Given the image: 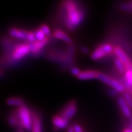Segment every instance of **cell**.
<instances>
[{"label": "cell", "instance_id": "cell-1", "mask_svg": "<svg viewBox=\"0 0 132 132\" xmlns=\"http://www.w3.org/2000/svg\"><path fill=\"white\" fill-rule=\"evenodd\" d=\"M63 6L66 14L65 25L69 30L73 31L84 20V13L80 5L75 1H65L63 2Z\"/></svg>", "mask_w": 132, "mask_h": 132}, {"label": "cell", "instance_id": "cell-2", "mask_svg": "<svg viewBox=\"0 0 132 132\" xmlns=\"http://www.w3.org/2000/svg\"><path fill=\"white\" fill-rule=\"evenodd\" d=\"M96 79L105 84L106 85L111 87L112 89H114L118 93H123V94L124 92L127 90L125 86L123 84V83L121 81L117 80L114 78H112V77L109 76H108L104 73L98 71Z\"/></svg>", "mask_w": 132, "mask_h": 132}, {"label": "cell", "instance_id": "cell-3", "mask_svg": "<svg viewBox=\"0 0 132 132\" xmlns=\"http://www.w3.org/2000/svg\"><path fill=\"white\" fill-rule=\"evenodd\" d=\"M18 112L24 129L31 131L32 127V113L29 108L24 104V106L18 108Z\"/></svg>", "mask_w": 132, "mask_h": 132}, {"label": "cell", "instance_id": "cell-4", "mask_svg": "<svg viewBox=\"0 0 132 132\" xmlns=\"http://www.w3.org/2000/svg\"><path fill=\"white\" fill-rule=\"evenodd\" d=\"M31 53L29 43H18L15 45L11 54L12 59L15 62L24 58L27 55Z\"/></svg>", "mask_w": 132, "mask_h": 132}, {"label": "cell", "instance_id": "cell-5", "mask_svg": "<svg viewBox=\"0 0 132 132\" xmlns=\"http://www.w3.org/2000/svg\"><path fill=\"white\" fill-rule=\"evenodd\" d=\"M78 107H77L76 102L75 101H71L67 103L63 108L60 112L59 115L65 118L66 119L70 120L76 114Z\"/></svg>", "mask_w": 132, "mask_h": 132}, {"label": "cell", "instance_id": "cell-6", "mask_svg": "<svg viewBox=\"0 0 132 132\" xmlns=\"http://www.w3.org/2000/svg\"><path fill=\"white\" fill-rule=\"evenodd\" d=\"M113 53L115 54V55L116 56V58H118L123 63L126 71L132 70V62L131 61L129 58L128 57L127 54L125 53V51L121 47L116 46L114 48V52Z\"/></svg>", "mask_w": 132, "mask_h": 132}, {"label": "cell", "instance_id": "cell-7", "mask_svg": "<svg viewBox=\"0 0 132 132\" xmlns=\"http://www.w3.org/2000/svg\"><path fill=\"white\" fill-rule=\"evenodd\" d=\"M117 102H118V104L119 106L120 109L122 113L123 114L124 116L126 118L128 119L130 122H132V112L131 109L129 106L127 105L126 102L124 100L123 96H119L117 98Z\"/></svg>", "mask_w": 132, "mask_h": 132}, {"label": "cell", "instance_id": "cell-8", "mask_svg": "<svg viewBox=\"0 0 132 132\" xmlns=\"http://www.w3.org/2000/svg\"><path fill=\"white\" fill-rule=\"evenodd\" d=\"M52 123L54 127L57 129H64L69 127V120L61 117L59 115H56L53 117Z\"/></svg>", "mask_w": 132, "mask_h": 132}, {"label": "cell", "instance_id": "cell-9", "mask_svg": "<svg viewBox=\"0 0 132 132\" xmlns=\"http://www.w3.org/2000/svg\"><path fill=\"white\" fill-rule=\"evenodd\" d=\"M8 32L11 37H13L16 39H20V40H27L28 31H26L25 30L12 27L9 29Z\"/></svg>", "mask_w": 132, "mask_h": 132}, {"label": "cell", "instance_id": "cell-10", "mask_svg": "<svg viewBox=\"0 0 132 132\" xmlns=\"http://www.w3.org/2000/svg\"><path fill=\"white\" fill-rule=\"evenodd\" d=\"M49 42V38H45L43 40H37V41L30 43V51L32 54H37L40 52L42 49H43L44 47Z\"/></svg>", "mask_w": 132, "mask_h": 132}, {"label": "cell", "instance_id": "cell-11", "mask_svg": "<svg viewBox=\"0 0 132 132\" xmlns=\"http://www.w3.org/2000/svg\"><path fill=\"white\" fill-rule=\"evenodd\" d=\"M53 36L55 38L65 42L66 43L71 45L72 43V39L69 35L61 29L55 30L53 32Z\"/></svg>", "mask_w": 132, "mask_h": 132}, {"label": "cell", "instance_id": "cell-12", "mask_svg": "<svg viewBox=\"0 0 132 132\" xmlns=\"http://www.w3.org/2000/svg\"><path fill=\"white\" fill-rule=\"evenodd\" d=\"M98 71L93 70H85L81 71L77 78L81 80H93L97 78V75Z\"/></svg>", "mask_w": 132, "mask_h": 132}, {"label": "cell", "instance_id": "cell-13", "mask_svg": "<svg viewBox=\"0 0 132 132\" xmlns=\"http://www.w3.org/2000/svg\"><path fill=\"white\" fill-rule=\"evenodd\" d=\"M42 120L37 113H32V127L31 132H42Z\"/></svg>", "mask_w": 132, "mask_h": 132}, {"label": "cell", "instance_id": "cell-14", "mask_svg": "<svg viewBox=\"0 0 132 132\" xmlns=\"http://www.w3.org/2000/svg\"><path fill=\"white\" fill-rule=\"evenodd\" d=\"M106 55H107L106 54V53L104 52V49H103L101 45H100L92 51L90 55V58L92 60L96 61V60H99V59H102Z\"/></svg>", "mask_w": 132, "mask_h": 132}, {"label": "cell", "instance_id": "cell-15", "mask_svg": "<svg viewBox=\"0 0 132 132\" xmlns=\"http://www.w3.org/2000/svg\"><path fill=\"white\" fill-rule=\"evenodd\" d=\"M6 104L8 106H18L19 108L24 105V101L20 97H10L6 100Z\"/></svg>", "mask_w": 132, "mask_h": 132}, {"label": "cell", "instance_id": "cell-16", "mask_svg": "<svg viewBox=\"0 0 132 132\" xmlns=\"http://www.w3.org/2000/svg\"><path fill=\"white\" fill-rule=\"evenodd\" d=\"M123 85L126 90H130L132 87V70L126 71L123 77Z\"/></svg>", "mask_w": 132, "mask_h": 132}, {"label": "cell", "instance_id": "cell-17", "mask_svg": "<svg viewBox=\"0 0 132 132\" xmlns=\"http://www.w3.org/2000/svg\"><path fill=\"white\" fill-rule=\"evenodd\" d=\"M114 63H115V68H116L117 70L119 73H121V74H125V73L126 72V69H125L123 63L122 62L120 59H119L118 58H115Z\"/></svg>", "mask_w": 132, "mask_h": 132}, {"label": "cell", "instance_id": "cell-18", "mask_svg": "<svg viewBox=\"0 0 132 132\" xmlns=\"http://www.w3.org/2000/svg\"><path fill=\"white\" fill-rule=\"evenodd\" d=\"M123 94V97L125 101L131 109H132V96L130 92H128V91L126 90Z\"/></svg>", "mask_w": 132, "mask_h": 132}, {"label": "cell", "instance_id": "cell-19", "mask_svg": "<svg viewBox=\"0 0 132 132\" xmlns=\"http://www.w3.org/2000/svg\"><path fill=\"white\" fill-rule=\"evenodd\" d=\"M35 37H36V38H37V40H45V38H48V37H46V35L43 33V32L40 29H37L35 31Z\"/></svg>", "mask_w": 132, "mask_h": 132}, {"label": "cell", "instance_id": "cell-20", "mask_svg": "<svg viewBox=\"0 0 132 132\" xmlns=\"http://www.w3.org/2000/svg\"><path fill=\"white\" fill-rule=\"evenodd\" d=\"M39 29H40L43 32V33L46 35V37H49L51 35V32L50 28H49L48 25L45 24H41L40 26Z\"/></svg>", "mask_w": 132, "mask_h": 132}, {"label": "cell", "instance_id": "cell-21", "mask_svg": "<svg viewBox=\"0 0 132 132\" xmlns=\"http://www.w3.org/2000/svg\"><path fill=\"white\" fill-rule=\"evenodd\" d=\"M28 43H32L34 42L37 41V38L35 37V32L33 31H28V34H27V40Z\"/></svg>", "mask_w": 132, "mask_h": 132}, {"label": "cell", "instance_id": "cell-22", "mask_svg": "<svg viewBox=\"0 0 132 132\" xmlns=\"http://www.w3.org/2000/svg\"><path fill=\"white\" fill-rule=\"evenodd\" d=\"M70 71H71V73L73 76L76 77H78L80 75V73H81V70L78 68H76V67H73L70 69Z\"/></svg>", "mask_w": 132, "mask_h": 132}, {"label": "cell", "instance_id": "cell-23", "mask_svg": "<svg viewBox=\"0 0 132 132\" xmlns=\"http://www.w3.org/2000/svg\"><path fill=\"white\" fill-rule=\"evenodd\" d=\"M73 129H74L75 132H84L83 128L80 125H78V124H75L73 126Z\"/></svg>", "mask_w": 132, "mask_h": 132}, {"label": "cell", "instance_id": "cell-24", "mask_svg": "<svg viewBox=\"0 0 132 132\" xmlns=\"http://www.w3.org/2000/svg\"><path fill=\"white\" fill-rule=\"evenodd\" d=\"M81 51H82V52L83 53L86 54H87L89 52V49L86 47H82V48H81Z\"/></svg>", "mask_w": 132, "mask_h": 132}, {"label": "cell", "instance_id": "cell-25", "mask_svg": "<svg viewBox=\"0 0 132 132\" xmlns=\"http://www.w3.org/2000/svg\"><path fill=\"white\" fill-rule=\"evenodd\" d=\"M67 132H75L73 126H69L67 128Z\"/></svg>", "mask_w": 132, "mask_h": 132}, {"label": "cell", "instance_id": "cell-26", "mask_svg": "<svg viewBox=\"0 0 132 132\" xmlns=\"http://www.w3.org/2000/svg\"><path fill=\"white\" fill-rule=\"evenodd\" d=\"M4 70H2V68L0 67V80L3 78H4Z\"/></svg>", "mask_w": 132, "mask_h": 132}, {"label": "cell", "instance_id": "cell-27", "mask_svg": "<svg viewBox=\"0 0 132 132\" xmlns=\"http://www.w3.org/2000/svg\"><path fill=\"white\" fill-rule=\"evenodd\" d=\"M122 132H132V129L128 127H125V129H123Z\"/></svg>", "mask_w": 132, "mask_h": 132}, {"label": "cell", "instance_id": "cell-28", "mask_svg": "<svg viewBox=\"0 0 132 132\" xmlns=\"http://www.w3.org/2000/svg\"><path fill=\"white\" fill-rule=\"evenodd\" d=\"M128 127H129V128L132 129V122H129V124L128 125Z\"/></svg>", "mask_w": 132, "mask_h": 132}, {"label": "cell", "instance_id": "cell-29", "mask_svg": "<svg viewBox=\"0 0 132 132\" xmlns=\"http://www.w3.org/2000/svg\"><path fill=\"white\" fill-rule=\"evenodd\" d=\"M18 132H24V131H18Z\"/></svg>", "mask_w": 132, "mask_h": 132}, {"label": "cell", "instance_id": "cell-30", "mask_svg": "<svg viewBox=\"0 0 132 132\" xmlns=\"http://www.w3.org/2000/svg\"><path fill=\"white\" fill-rule=\"evenodd\" d=\"M130 90L131 92V91H132V87H131V88H130V90Z\"/></svg>", "mask_w": 132, "mask_h": 132}, {"label": "cell", "instance_id": "cell-31", "mask_svg": "<svg viewBox=\"0 0 132 132\" xmlns=\"http://www.w3.org/2000/svg\"><path fill=\"white\" fill-rule=\"evenodd\" d=\"M131 6H132V2H131Z\"/></svg>", "mask_w": 132, "mask_h": 132}, {"label": "cell", "instance_id": "cell-32", "mask_svg": "<svg viewBox=\"0 0 132 132\" xmlns=\"http://www.w3.org/2000/svg\"></svg>", "mask_w": 132, "mask_h": 132}]
</instances>
